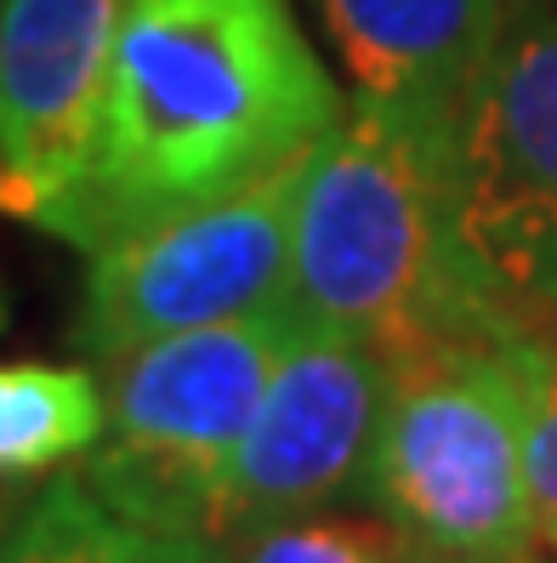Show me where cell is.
Here are the masks:
<instances>
[{"instance_id": "obj_4", "label": "cell", "mask_w": 557, "mask_h": 563, "mask_svg": "<svg viewBox=\"0 0 557 563\" xmlns=\"http://www.w3.org/2000/svg\"><path fill=\"white\" fill-rule=\"evenodd\" d=\"M358 495H370L427 563H541L517 336L392 364Z\"/></svg>"}, {"instance_id": "obj_3", "label": "cell", "mask_w": 557, "mask_h": 563, "mask_svg": "<svg viewBox=\"0 0 557 563\" xmlns=\"http://www.w3.org/2000/svg\"><path fill=\"white\" fill-rule=\"evenodd\" d=\"M297 330V302L279 296L109 358V433L80 467L86 489L148 536L222 541L234 455Z\"/></svg>"}, {"instance_id": "obj_14", "label": "cell", "mask_w": 557, "mask_h": 563, "mask_svg": "<svg viewBox=\"0 0 557 563\" xmlns=\"http://www.w3.org/2000/svg\"><path fill=\"white\" fill-rule=\"evenodd\" d=\"M0 319H7V302H0Z\"/></svg>"}, {"instance_id": "obj_10", "label": "cell", "mask_w": 557, "mask_h": 563, "mask_svg": "<svg viewBox=\"0 0 557 563\" xmlns=\"http://www.w3.org/2000/svg\"><path fill=\"white\" fill-rule=\"evenodd\" d=\"M109 433V382L86 364H0V484L41 478Z\"/></svg>"}, {"instance_id": "obj_9", "label": "cell", "mask_w": 557, "mask_h": 563, "mask_svg": "<svg viewBox=\"0 0 557 563\" xmlns=\"http://www.w3.org/2000/svg\"><path fill=\"white\" fill-rule=\"evenodd\" d=\"M353 97L461 125L517 0H313Z\"/></svg>"}, {"instance_id": "obj_5", "label": "cell", "mask_w": 557, "mask_h": 563, "mask_svg": "<svg viewBox=\"0 0 557 563\" xmlns=\"http://www.w3.org/2000/svg\"><path fill=\"white\" fill-rule=\"evenodd\" d=\"M455 234L512 336H557V0H517L461 109Z\"/></svg>"}, {"instance_id": "obj_11", "label": "cell", "mask_w": 557, "mask_h": 563, "mask_svg": "<svg viewBox=\"0 0 557 563\" xmlns=\"http://www.w3.org/2000/svg\"><path fill=\"white\" fill-rule=\"evenodd\" d=\"M0 563H227V547L205 536H148L114 518L80 473H57L0 541Z\"/></svg>"}, {"instance_id": "obj_6", "label": "cell", "mask_w": 557, "mask_h": 563, "mask_svg": "<svg viewBox=\"0 0 557 563\" xmlns=\"http://www.w3.org/2000/svg\"><path fill=\"white\" fill-rule=\"evenodd\" d=\"M308 154L239 194L86 251L75 347L109 364L159 336L222 324L290 296V240Z\"/></svg>"}, {"instance_id": "obj_8", "label": "cell", "mask_w": 557, "mask_h": 563, "mask_svg": "<svg viewBox=\"0 0 557 563\" xmlns=\"http://www.w3.org/2000/svg\"><path fill=\"white\" fill-rule=\"evenodd\" d=\"M125 0H0V211L46 228L80 188Z\"/></svg>"}, {"instance_id": "obj_12", "label": "cell", "mask_w": 557, "mask_h": 563, "mask_svg": "<svg viewBox=\"0 0 557 563\" xmlns=\"http://www.w3.org/2000/svg\"><path fill=\"white\" fill-rule=\"evenodd\" d=\"M227 563H427V558L387 512L376 518V512L313 507L227 541Z\"/></svg>"}, {"instance_id": "obj_13", "label": "cell", "mask_w": 557, "mask_h": 563, "mask_svg": "<svg viewBox=\"0 0 557 563\" xmlns=\"http://www.w3.org/2000/svg\"><path fill=\"white\" fill-rule=\"evenodd\" d=\"M523 358V455L541 536L557 552V336H517Z\"/></svg>"}, {"instance_id": "obj_7", "label": "cell", "mask_w": 557, "mask_h": 563, "mask_svg": "<svg viewBox=\"0 0 557 563\" xmlns=\"http://www.w3.org/2000/svg\"><path fill=\"white\" fill-rule=\"evenodd\" d=\"M387 387L392 371L370 342L302 324L234 455L222 501V547L261 523L331 507L336 495L365 489Z\"/></svg>"}, {"instance_id": "obj_1", "label": "cell", "mask_w": 557, "mask_h": 563, "mask_svg": "<svg viewBox=\"0 0 557 563\" xmlns=\"http://www.w3.org/2000/svg\"><path fill=\"white\" fill-rule=\"evenodd\" d=\"M347 97L290 0H125L103 120L46 234L97 251L319 148Z\"/></svg>"}, {"instance_id": "obj_2", "label": "cell", "mask_w": 557, "mask_h": 563, "mask_svg": "<svg viewBox=\"0 0 557 563\" xmlns=\"http://www.w3.org/2000/svg\"><path fill=\"white\" fill-rule=\"evenodd\" d=\"M290 302L302 324L370 342L387 371L512 336L455 234V125L347 97L302 172Z\"/></svg>"}]
</instances>
